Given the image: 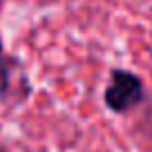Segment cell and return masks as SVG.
<instances>
[{
    "instance_id": "cell-1",
    "label": "cell",
    "mask_w": 152,
    "mask_h": 152,
    "mask_svg": "<svg viewBox=\"0 0 152 152\" xmlns=\"http://www.w3.org/2000/svg\"><path fill=\"white\" fill-rule=\"evenodd\" d=\"M105 105L112 112H128L143 101V81L125 69H114L105 90Z\"/></svg>"
},
{
    "instance_id": "cell-2",
    "label": "cell",
    "mask_w": 152,
    "mask_h": 152,
    "mask_svg": "<svg viewBox=\"0 0 152 152\" xmlns=\"http://www.w3.org/2000/svg\"><path fill=\"white\" fill-rule=\"evenodd\" d=\"M7 67H9V61L0 54V94H5L9 87V69Z\"/></svg>"
}]
</instances>
